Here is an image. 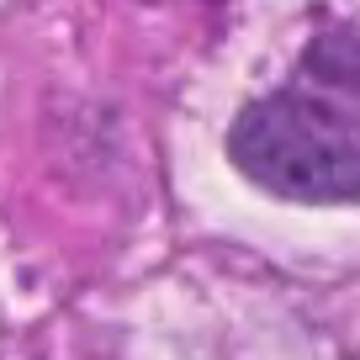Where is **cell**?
Here are the masks:
<instances>
[{
    "label": "cell",
    "mask_w": 360,
    "mask_h": 360,
    "mask_svg": "<svg viewBox=\"0 0 360 360\" xmlns=\"http://www.w3.org/2000/svg\"><path fill=\"white\" fill-rule=\"evenodd\" d=\"M233 165L302 202L360 196V32H323L281 90L238 117Z\"/></svg>",
    "instance_id": "1"
}]
</instances>
